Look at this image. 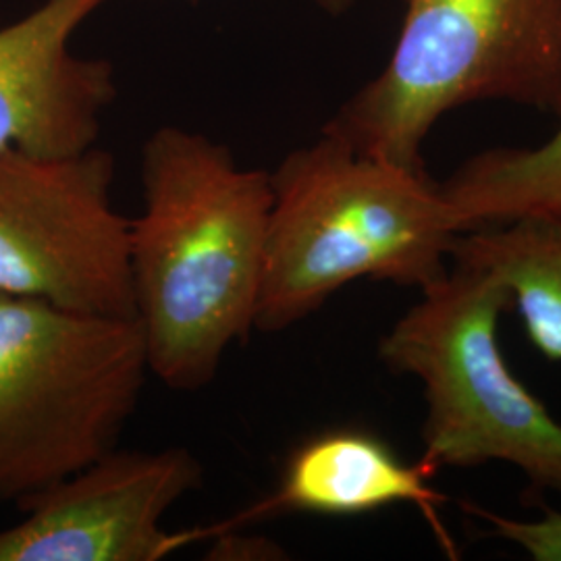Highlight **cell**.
Instances as JSON below:
<instances>
[{
	"label": "cell",
	"mask_w": 561,
	"mask_h": 561,
	"mask_svg": "<svg viewBox=\"0 0 561 561\" xmlns=\"http://www.w3.org/2000/svg\"><path fill=\"white\" fill-rule=\"evenodd\" d=\"M202 481L204 468L187 447H117L20 503L23 520L0 530V561L164 560L204 537L162 526Z\"/></svg>",
	"instance_id": "obj_7"
},
{
	"label": "cell",
	"mask_w": 561,
	"mask_h": 561,
	"mask_svg": "<svg viewBox=\"0 0 561 561\" xmlns=\"http://www.w3.org/2000/svg\"><path fill=\"white\" fill-rule=\"evenodd\" d=\"M477 101L561 117V0H408L391 59L322 131L424 171L435 123Z\"/></svg>",
	"instance_id": "obj_3"
},
{
	"label": "cell",
	"mask_w": 561,
	"mask_h": 561,
	"mask_svg": "<svg viewBox=\"0 0 561 561\" xmlns=\"http://www.w3.org/2000/svg\"><path fill=\"white\" fill-rule=\"evenodd\" d=\"M148 375L136 319L0 294V505L117 449Z\"/></svg>",
	"instance_id": "obj_4"
},
{
	"label": "cell",
	"mask_w": 561,
	"mask_h": 561,
	"mask_svg": "<svg viewBox=\"0 0 561 561\" xmlns=\"http://www.w3.org/2000/svg\"><path fill=\"white\" fill-rule=\"evenodd\" d=\"M113 187L115 159L99 146L59 159L0 152V294L136 319L131 221Z\"/></svg>",
	"instance_id": "obj_6"
},
{
	"label": "cell",
	"mask_w": 561,
	"mask_h": 561,
	"mask_svg": "<svg viewBox=\"0 0 561 561\" xmlns=\"http://www.w3.org/2000/svg\"><path fill=\"white\" fill-rule=\"evenodd\" d=\"M442 192L460 233L524 217H561V127L539 148L472 157Z\"/></svg>",
	"instance_id": "obj_11"
},
{
	"label": "cell",
	"mask_w": 561,
	"mask_h": 561,
	"mask_svg": "<svg viewBox=\"0 0 561 561\" xmlns=\"http://www.w3.org/2000/svg\"><path fill=\"white\" fill-rule=\"evenodd\" d=\"M327 4H341V2H345V0H324Z\"/></svg>",
	"instance_id": "obj_14"
},
{
	"label": "cell",
	"mask_w": 561,
	"mask_h": 561,
	"mask_svg": "<svg viewBox=\"0 0 561 561\" xmlns=\"http://www.w3.org/2000/svg\"><path fill=\"white\" fill-rule=\"evenodd\" d=\"M217 542L210 551V560H285V551L277 542L264 537H240L229 530L215 533Z\"/></svg>",
	"instance_id": "obj_13"
},
{
	"label": "cell",
	"mask_w": 561,
	"mask_h": 561,
	"mask_svg": "<svg viewBox=\"0 0 561 561\" xmlns=\"http://www.w3.org/2000/svg\"><path fill=\"white\" fill-rule=\"evenodd\" d=\"M435 474L437 470L426 461L403 460L391 443L373 431L327 428L296 445L285 460L277 491L240 518L256 520L289 512L350 518L393 505H416L445 553L458 560L456 545L439 520L437 510L447 497L433 489Z\"/></svg>",
	"instance_id": "obj_9"
},
{
	"label": "cell",
	"mask_w": 561,
	"mask_h": 561,
	"mask_svg": "<svg viewBox=\"0 0 561 561\" xmlns=\"http://www.w3.org/2000/svg\"><path fill=\"white\" fill-rule=\"evenodd\" d=\"M140 175L129 264L150 375L198 391L254 331L271 173L243 169L204 134L164 125L141 148Z\"/></svg>",
	"instance_id": "obj_1"
},
{
	"label": "cell",
	"mask_w": 561,
	"mask_h": 561,
	"mask_svg": "<svg viewBox=\"0 0 561 561\" xmlns=\"http://www.w3.org/2000/svg\"><path fill=\"white\" fill-rule=\"evenodd\" d=\"M451 259L500 280L533 347L545 360L561 362V217H524L460 233Z\"/></svg>",
	"instance_id": "obj_10"
},
{
	"label": "cell",
	"mask_w": 561,
	"mask_h": 561,
	"mask_svg": "<svg viewBox=\"0 0 561 561\" xmlns=\"http://www.w3.org/2000/svg\"><path fill=\"white\" fill-rule=\"evenodd\" d=\"M505 310L500 280L451 259L447 275L422 289L382 335L379 360L421 381L422 461L435 470L505 461L530 489L561 497V422L507 366L500 343Z\"/></svg>",
	"instance_id": "obj_5"
},
{
	"label": "cell",
	"mask_w": 561,
	"mask_h": 561,
	"mask_svg": "<svg viewBox=\"0 0 561 561\" xmlns=\"http://www.w3.org/2000/svg\"><path fill=\"white\" fill-rule=\"evenodd\" d=\"M463 510L489 526V533L505 541L514 542L535 561H561V512L539 505L541 516L533 520L507 518L484 510L477 503H463Z\"/></svg>",
	"instance_id": "obj_12"
},
{
	"label": "cell",
	"mask_w": 561,
	"mask_h": 561,
	"mask_svg": "<svg viewBox=\"0 0 561 561\" xmlns=\"http://www.w3.org/2000/svg\"><path fill=\"white\" fill-rule=\"evenodd\" d=\"M113 0H42L0 27V152L59 159L96 146L117 96L111 62L78 57L76 32Z\"/></svg>",
	"instance_id": "obj_8"
},
{
	"label": "cell",
	"mask_w": 561,
	"mask_h": 561,
	"mask_svg": "<svg viewBox=\"0 0 561 561\" xmlns=\"http://www.w3.org/2000/svg\"><path fill=\"white\" fill-rule=\"evenodd\" d=\"M271 190L254 331L298 324L354 280L422 291L449 271L460 229L426 171L366 157L322 131L279 162Z\"/></svg>",
	"instance_id": "obj_2"
}]
</instances>
